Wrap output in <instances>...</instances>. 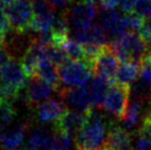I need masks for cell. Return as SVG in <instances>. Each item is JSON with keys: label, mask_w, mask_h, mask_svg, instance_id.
<instances>
[{"label": "cell", "mask_w": 151, "mask_h": 150, "mask_svg": "<svg viewBox=\"0 0 151 150\" xmlns=\"http://www.w3.org/2000/svg\"><path fill=\"white\" fill-rule=\"evenodd\" d=\"M139 71H140V63L134 61L122 63L116 75V83L130 86V84L134 83L139 75Z\"/></svg>", "instance_id": "cell-20"}, {"label": "cell", "mask_w": 151, "mask_h": 150, "mask_svg": "<svg viewBox=\"0 0 151 150\" xmlns=\"http://www.w3.org/2000/svg\"><path fill=\"white\" fill-rule=\"evenodd\" d=\"M109 125L101 114L93 108L88 110L84 126L75 136L76 150H96L104 146Z\"/></svg>", "instance_id": "cell-1"}, {"label": "cell", "mask_w": 151, "mask_h": 150, "mask_svg": "<svg viewBox=\"0 0 151 150\" xmlns=\"http://www.w3.org/2000/svg\"><path fill=\"white\" fill-rule=\"evenodd\" d=\"M149 112H151V103H150V108H149Z\"/></svg>", "instance_id": "cell-38"}, {"label": "cell", "mask_w": 151, "mask_h": 150, "mask_svg": "<svg viewBox=\"0 0 151 150\" xmlns=\"http://www.w3.org/2000/svg\"><path fill=\"white\" fill-rule=\"evenodd\" d=\"M105 145L110 150H127L131 148V136L122 126L111 123Z\"/></svg>", "instance_id": "cell-15"}, {"label": "cell", "mask_w": 151, "mask_h": 150, "mask_svg": "<svg viewBox=\"0 0 151 150\" xmlns=\"http://www.w3.org/2000/svg\"><path fill=\"white\" fill-rule=\"evenodd\" d=\"M14 1L16 0H0V6L4 7V8H8L9 6H11Z\"/></svg>", "instance_id": "cell-33"}, {"label": "cell", "mask_w": 151, "mask_h": 150, "mask_svg": "<svg viewBox=\"0 0 151 150\" xmlns=\"http://www.w3.org/2000/svg\"><path fill=\"white\" fill-rule=\"evenodd\" d=\"M66 12L75 29L87 28L94 23L98 13V0H82Z\"/></svg>", "instance_id": "cell-6"}, {"label": "cell", "mask_w": 151, "mask_h": 150, "mask_svg": "<svg viewBox=\"0 0 151 150\" xmlns=\"http://www.w3.org/2000/svg\"><path fill=\"white\" fill-rule=\"evenodd\" d=\"M2 100H4V98H2V95H1V92H0V102H1Z\"/></svg>", "instance_id": "cell-37"}, {"label": "cell", "mask_w": 151, "mask_h": 150, "mask_svg": "<svg viewBox=\"0 0 151 150\" xmlns=\"http://www.w3.org/2000/svg\"><path fill=\"white\" fill-rule=\"evenodd\" d=\"M134 11L145 19H151V0H136Z\"/></svg>", "instance_id": "cell-26"}, {"label": "cell", "mask_w": 151, "mask_h": 150, "mask_svg": "<svg viewBox=\"0 0 151 150\" xmlns=\"http://www.w3.org/2000/svg\"><path fill=\"white\" fill-rule=\"evenodd\" d=\"M70 18L67 16V12H63L58 18H55L54 22L51 28V39L52 43L61 45L68 39L70 33Z\"/></svg>", "instance_id": "cell-17"}, {"label": "cell", "mask_w": 151, "mask_h": 150, "mask_svg": "<svg viewBox=\"0 0 151 150\" xmlns=\"http://www.w3.org/2000/svg\"><path fill=\"white\" fill-rule=\"evenodd\" d=\"M33 11V21L31 30L35 33L50 32L55 20L54 7L49 0H30Z\"/></svg>", "instance_id": "cell-7"}, {"label": "cell", "mask_w": 151, "mask_h": 150, "mask_svg": "<svg viewBox=\"0 0 151 150\" xmlns=\"http://www.w3.org/2000/svg\"><path fill=\"white\" fill-rule=\"evenodd\" d=\"M52 135L42 127H37L32 130L29 138V146L37 150H51Z\"/></svg>", "instance_id": "cell-21"}, {"label": "cell", "mask_w": 151, "mask_h": 150, "mask_svg": "<svg viewBox=\"0 0 151 150\" xmlns=\"http://www.w3.org/2000/svg\"><path fill=\"white\" fill-rule=\"evenodd\" d=\"M96 150H110V149H109V148L106 146V145H104L103 147H101V148H98V149H96Z\"/></svg>", "instance_id": "cell-35"}, {"label": "cell", "mask_w": 151, "mask_h": 150, "mask_svg": "<svg viewBox=\"0 0 151 150\" xmlns=\"http://www.w3.org/2000/svg\"><path fill=\"white\" fill-rule=\"evenodd\" d=\"M129 94L130 86L128 85H122L119 83L111 84L109 86L101 107L108 114L122 119L128 108Z\"/></svg>", "instance_id": "cell-3"}, {"label": "cell", "mask_w": 151, "mask_h": 150, "mask_svg": "<svg viewBox=\"0 0 151 150\" xmlns=\"http://www.w3.org/2000/svg\"><path fill=\"white\" fill-rule=\"evenodd\" d=\"M17 115V110L13 106L12 102L2 100L0 102V129L8 127Z\"/></svg>", "instance_id": "cell-24"}, {"label": "cell", "mask_w": 151, "mask_h": 150, "mask_svg": "<svg viewBox=\"0 0 151 150\" xmlns=\"http://www.w3.org/2000/svg\"><path fill=\"white\" fill-rule=\"evenodd\" d=\"M56 92L73 109L87 112L93 108L89 85L75 86V87L60 86L56 88Z\"/></svg>", "instance_id": "cell-8"}, {"label": "cell", "mask_w": 151, "mask_h": 150, "mask_svg": "<svg viewBox=\"0 0 151 150\" xmlns=\"http://www.w3.org/2000/svg\"><path fill=\"white\" fill-rule=\"evenodd\" d=\"M60 86L75 87L83 86L91 81L93 70L83 61H66L59 67ZM56 91V89H55Z\"/></svg>", "instance_id": "cell-2"}, {"label": "cell", "mask_w": 151, "mask_h": 150, "mask_svg": "<svg viewBox=\"0 0 151 150\" xmlns=\"http://www.w3.org/2000/svg\"><path fill=\"white\" fill-rule=\"evenodd\" d=\"M98 11L99 23L104 27L108 37H111L115 40L129 31L127 18L122 17L118 11H116V9L98 8Z\"/></svg>", "instance_id": "cell-9"}, {"label": "cell", "mask_w": 151, "mask_h": 150, "mask_svg": "<svg viewBox=\"0 0 151 150\" xmlns=\"http://www.w3.org/2000/svg\"><path fill=\"white\" fill-rule=\"evenodd\" d=\"M63 50L65 51L67 58L73 61H85V49L84 45L76 41L74 39H67L66 41L62 44Z\"/></svg>", "instance_id": "cell-23"}, {"label": "cell", "mask_w": 151, "mask_h": 150, "mask_svg": "<svg viewBox=\"0 0 151 150\" xmlns=\"http://www.w3.org/2000/svg\"><path fill=\"white\" fill-rule=\"evenodd\" d=\"M55 91L53 85L43 81L39 76L34 75L30 77L29 83L27 84V92H25V100L30 106H37L44 100H49L52 93Z\"/></svg>", "instance_id": "cell-11"}, {"label": "cell", "mask_w": 151, "mask_h": 150, "mask_svg": "<svg viewBox=\"0 0 151 150\" xmlns=\"http://www.w3.org/2000/svg\"><path fill=\"white\" fill-rule=\"evenodd\" d=\"M66 109L65 100L60 96L56 98H49L38 104L35 106V114L39 121L47 124L59 119Z\"/></svg>", "instance_id": "cell-12"}, {"label": "cell", "mask_w": 151, "mask_h": 150, "mask_svg": "<svg viewBox=\"0 0 151 150\" xmlns=\"http://www.w3.org/2000/svg\"><path fill=\"white\" fill-rule=\"evenodd\" d=\"M118 60L110 44H106L101 48L99 54L94 61L93 73L96 76L107 81L110 85L116 82V75L118 72Z\"/></svg>", "instance_id": "cell-5"}, {"label": "cell", "mask_w": 151, "mask_h": 150, "mask_svg": "<svg viewBox=\"0 0 151 150\" xmlns=\"http://www.w3.org/2000/svg\"><path fill=\"white\" fill-rule=\"evenodd\" d=\"M87 112L76 109H66L59 119L54 121V129L61 130L75 137L86 121Z\"/></svg>", "instance_id": "cell-13"}, {"label": "cell", "mask_w": 151, "mask_h": 150, "mask_svg": "<svg viewBox=\"0 0 151 150\" xmlns=\"http://www.w3.org/2000/svg\"><path fill=\"white\" fill-rule=\"evenodd\" d=\"M11 58H13L11 56L10 52L6 49V46H4V48L0 50V72L2 71V69L10 62Z\"/></svg>", "instance_id": "cell-31"}, {"label": "cell", "mask_w": 151, "mask_h": 150, "mask_svg": "<svg viewBox=\"0 0 151 150\" xmlns=\"http://www.w3.org/2000/svg\"><path fill=\"white\" fill-rule=\"evenodd\" d=\"M150 105L137 100H132V102L128 105L126 115L122 120L126 129L132 130L140 124L145 116L147 115Z\"/></svg>", "instance_id": "cell-16"}, {"label": "cell", "mask_w": 151, "mask_h": 150, "mask_svg": "<svg viewBox=\"0 0 151 150\" xmlns=\"http://www.w3.org/2000/svg\"><path fill=\"white\" fill-rule=\"evenodd\" d=\"M139 34L149 45H151V19H146L143 21L142 25L139 30Z\"/></svg>", "instance_id": "cell-30"}, {"label": "cell", "mask_w": 151, "mask_h": 150, "mask_svg": "<svg viewBox=\"0 0 151 150\" xmlns=\"http://www.w3.org/2000/svg\"><path fill=\"white\" fill-rule=\"evenodd\" d=\"M28 130L27 123H19L0 130V146L4 150H19Z\"/></svg>", "instance_id": "cell-14"}, {"label": "cell", "mask_w": 151, "mask_h": 150, "mask_svg": "<svg viewBox=\"0 0 151 150\" xmlns=\"http://www.w3.org/2000/svg\"><path fill=\"white\" fill-rule=\"evenodd\" d=\"M45 55L46 58L50 61L54 63L55 65L61 66L64 63L67 61V55L65 53V51L63 50V48L61 45L54 44V43H47L45 45Z\"/></svg>", "instance_id": "cell-25"}, {"label": "cell", "mask_w": 151, "mask_h": 150, "mask_svg": "<svg viewBox=\"0 0 151 150\" xmlns=\"http://www.w3.org/2000/svg\"><path fill=\"white\" fill-rule=\"evenodd\" d=\"M127 22H128V29L131 32H139V30L142 25L145 18L139 16L136 12H129L127 13Z\"/></svg>", "instance_id": "cell-27"}, {"label": "cell", "mask_w": 151, "mask_h": 150, "mask_svg": "<svg viewBox=\"0 0 151 150\" xmlns=\"http://www.w3.org/2000/svg\"><path fill=\"white\" fill-rule=\"evenodd\" d=\"M109 86H110V84L107 81H105L99 76H96V75L91 81L89 91H91V96H92L93 107H97V108L101 107L106 97V94L108 92Z\"/></svg>", "instance_id": "cell-19"}, {"label": "cell", "mask_w": 151, "mask_h": 150, "mask_svg": "<svg viewBox=\"0 0 151 150\" xmlns=\"http://www.w3.org/2000/svg\"><path fill=\"white\" fill-rule=\"evenodd\" d=\"M54 9H65L73 2V0H49Z\"/></svg>", "instance_id": "cell-32"}, {"label": "cell", "mask_w": 151, "mask_h": 150, "mask_svg": "<svg viewBox=\"0 0 151 150\" xmlns=\"http://www.w3.org/2000/svg\"><path fill=\"white\" fill-rule=\"evenodd\" d=\"M6 12L13 32L27 33L31 30L33 11L30 0H16L11 6L6 8Z\"/></svg>", "instance_id": "cell-4"}, {"label": "cell", "mask_w": 151, "mask_h": 150, "mask_svg": "<svg viewBox=\"0 0 151 150\" xmlns=\"http://www.w3.org/2000/svg\"><path fill=\"white\" fill-rule=\"evenodd\" d=\"M28 75L22 66L21 61L11 58L10 62L0 72V83L17 91H22L28 82Z\"/></svg>", "instance_id": "cell-10"}, {"label": "cell", "mask_w": 151, "mask_h": 150, "mask_svg": "<svg viewBox=\"0 0 151 150\" xmlns=\"http://www.w3.org/2000/svg\"><path fill=\"white\" fill-rule=\"evenodd\" d=\"M10 29H11V27H10L7 12L4 9V7L0 6V35L6 39V35L9 33Z\"/></svg>", "instance_id": "cell-29"}, {"label": "cell", "mask_w": 151, "mask_h": 150, "mask_svg": "<svg viewBox=\"0 0 151 150\" xmlns=\"http://www.w3.org/2000/svg\"><path fill=\"white\" fill-rule=\"evenodd\" d=\"M21 150H37V149H34V148H32V147H27V148H23V149Z\"/></svg>", "instance_id": "cell-36"}, {"label": "cell", "mask_w": 151, "mask_h": 150, "mask_svg": "<svg viewBox=\"0 0 151 150\" xmlns=\"http://www.w3.org/2000/svg\"><path fill=\"white\" fill-rule=\"evenodd\" d=\"M4 41H6V39L0 35V50L4 46Z\"/></svg>", "instance_id": "cell-34"}, {"label": "cell", "mask_w": 151, "mask_h": 150, "mask_svg": "<svg viewBox=\"0 0 151 150\" xmlns=\"http://www.w3.org/2000/svg\"><path fill=\"white\" fill-rule=\"evenodd\" d=\"M138 133L140 137H143L151 142V112L149 110L141 121V125L138 129Z\"/></svg>", "instance_id": "cell-28"}, {"label": "cell", "mask_w": 151, "mask_h": 150, "mask_svg": "<svg viewBox=\"0 0 151 150\" xmlns=\"http://www.w3.org/2000/svg\"><path fill=\"white\" fill-rule=\"evenodd\" d=\"M73 136L61 130L54 129L52 135V141H51V150H73L75 146V141Z\"/></svg>", "instance_id": "cell-22"}, {"label": "cell", "mask_w": 151, "mask_h": 150, "mask_svg": "<svg viewBox=\"0 0 151 150\" xmlns=\"http://www.w3.org/2000/svg\"><path fill=\"white\" fill-rule=\"evenodd\" d=\"M35 75L39 76L43 81L47 82L49 84L53 85L55 89L59 87L60 85V73L59 66L55 65L54 63L50 61L47 58H44L40 61L35 72Z\"/></svg>", "instance_id": "cell-18"}]
</instances>
